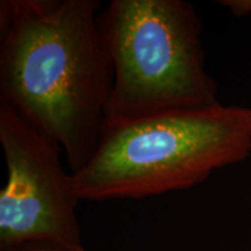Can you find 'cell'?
Here are the masks:
<instances>
[{
	"instance_id": "4",
	"label": "cell",
	"mask_w": 251,
	"mask_h": 251,
	"mask_svg": "<svg viewBox=\"0 0 251 251\" xmlns=\"http://www.w3.org/2000/svg\"><path fill=\"white\" fill-rule=\"evenodd\" d=\"M0 146L7 179L0 190V248L26 243L83 246L75 176L57 141L0 102Z\"/></svg>"
},
{
	"instance_id": "3",
	"label": "cell",
	"mask_w": 251,
	"mask_h": 251,
	"mask_svg": "<svg viewBox=\"0 0 251 251\" xmlns=\"http://www.w3.org/2000/svg\"><path fill=\"white\" fill-rule=\"evenodd\" d=\"M99 26L113 74L105 126L220 103L192 4L113 0Z\"/></svg>"
},
{
	"instance_id": "5",
	"label": "cell",
	"mask_w": 251,
	"mask_h": 251,
	"mask_svg": "<svg viewBox=\"0 0 251 251\" xmlns=\"http://www.w3.org/2000/svg\"><path fill=\"white\" fill-rule=\"evenodd\" d=\"M0 251H86L84 246L68 247L56 246V244H43V243H26L19 246L0 248Z\"/></svg>"
},
{
	"instance_id": "2",
	"label": "cell",
	"mask_w": 251,
	"mask_h": 251,
	"mask_svg": "<svg viewBox=\"0 0 251 251\" xmlns=\"http://www.w3.org/2000/svg\"><path fill=\"white\" fill-rule=\"evenodd\" d=\"M251 155V106L163 113L103 127L74 174L80 200L143 199L191 188Z\"/></svg>"
},
{
	"instance_id": "1",
	"label": "cell",
	"mask_w": 251,
	"mask_h": 251,
	"mask_svg": "<svg viewBox=\"0 0 251 251\" xmlns=\"http://www.w3.org/2000/svg\"><path fill=\"white\" fill-rule=\"evenodd\" d=\"M98 0L0 1V102L57 141L76 174L98 147L112 67Z\"/></svg>"
},
{
	"instance_id": "6",
	"label": "cell",
	"mask_w": 251,
	"mask_h": 251,
	"mask_svg": "<svg viewBox=\"0 0 251 251\" xmlns=\"http://www.w3.org/2000/svg\"><path fill=\"white\" fill-rule=\"evenodd\" d=\"M219 4L228 8L234 17L251 15V0H221Z\"/></svg>"
}]
</instances>
